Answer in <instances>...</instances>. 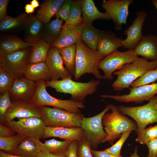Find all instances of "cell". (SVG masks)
<instances>
[{
  "instance_id": "obj_1",
  "label": "cell",
  "mask_w": 157,
  "mask_h": 157,
  "mask_svg": "<svg viewBox=\"0 0 157 157\" xmlns=\"http://www.w3.org/2000/svg\"><path fill=\"white\" fill-rule=\"evenodd\" d=\"M76 44L74 79L78 80L86 73L92 74L98 79H104L99 70L98 65L104 56L97 50L94 51L90 49L81 39Z\"/></svg>"
},
{
  "instance_id": "obj_2",
  "label": "cell",
  "mask_w": 157,
  "mask_h": 157,
  "mask_svg": "<svg viewBox=\"0 0 157 157\" xmlns=\"http://www.w3.org/2000/svg\"><path fill=\"white\" fill-rule=\"evenodd\" d=\"M157 68V61L149 62L138 56L132 62L126 64L121 69L114 72L117 78L112 87L117 91L129 89L131 84L146 72Z\"/></svg>"
},
{
  "instance_id": "obj_3",
  "label": "cell",
  "mask_w": 157,
  "mask_h": 157,
  "mask_svg": "<svg viewBox=\"0 0 157 157\" xmlns=\"http://www.w3.org/2000/svg\"><path fill=\"white\" fill-rule=\"evenodd\" d=\"M111 113H106L102 120L103 128L107 134L106 138L103 143L108 142L113 145L117 138H120L125 132L136 130V123L122 113L118 107L110 104Z\"/></svg>"
},
{
  "instance_id": "obj_4",
  "label": "cell",
  "mask_w": 157,
  "mask_h": 157,
  "mask_svg": "<svg viewBox=\"0 0 157 157\" xmlns=\"http://www.w3.org/2000/svg\"><path fill=\"white\" fill-rule=\"evenodd\" d=\"M72 78L45 81V83L46 87L53 88L57 92L70 94L71 99L83 103L87 95L96 92L101 83L99 80L94 79L87 82H76Z\"/></svg>"
},
{
  "instance_id": "obj_5",
  "label": "cell",
  "mask_w": 157,
  "mask_h": 157,
  "mask_svg": "<svg viewBox=\"0 0 157 157\" xmlns=\"http://www.w3.org/2000/svg\"><path fill=\"white\" fill-rule=\"evenodd\" d=\"M41 118L46 126L81 127L83 117L81 113H74L65 109L46 106L38 107Z\"/></svg>"
},
{
  "instance_id": "obj_6",
  "label": "cell",
  "mask_w": 157,
  "mask_h": 157,
  "mask_svg": "<svg viewBox=\"0 0 157 157\" xmlns=\"http://www.w3.org/2000/svg\"><path fill=\"white\" fill-rule=\"evenodd\" d=\"M38 86L34 96L29 102L38 106H51L62 108L74 113H81L80 109L85 106L82 102L71 99L62 100L56 98L51 95L47 91L45 81L37 82Z\"/></svg>"
},
{
  "instance_id": "obj_7",
  "label": "cell",
  "mask_w": 157,
  "mask_h": 157,
  "mask_svg": "<svg viewBox=\"0 0 157 157\" xmlns=\"http://www.w3.org/2000/svg\"><path fill=\"white\" fill-rule=\"evenodd\" d=\"M33 47L0 55V68L9 73L15 79L24 77V71L29 64Z\"/></svg>"
},
{
  "instance_id": "obj_8",
  "label": "cell",
  "mask_w": 157,
  "mask_h": 157,
  "mask_svg": "<svg viewBox=\"0 0 157 157\" xmlns=\"http://www.w3.org/2000/svg\"><path fill=\"white\" fill-rule=\"evenodd\" d=\"M120 112L128 115L136 122L137 127L136 132L137 134L145 129L149 124L157 122V109L155 96L149 101L147 104L136 107H118Z\"/></svg>"
},
{
  "instance_id": "obj_9",
  "label": "cell",
  "mask_w": 157,
  "mask_h": 157,
  "mask_svg": "<svg viewBox=\"0 0 157 157\" xmlns=\"http://www.w3.org/2000/svg\"><path fill=\"white\" fill-rule=\"evenodd\" d=\"M110 109V104H108L97 115L89 117H83L82 119L81 127L93 148H97L107 137L103 129L102 120L104 115Z\"/></svg>"
},
{
  "instance_id": "obj_10",
  "label": "cell",
  "mask_w": 157,
  "mask_h": 157,
  "mask_svg": "<svg viewBox=\"0 0 157 157\" xmlns=\"http://www.w3.org/2000/svg\"><path fill=\"white\" fill-rule=\"evenodd\" d=\"M138 57L133 50L121 51L117 49L101 60L98 67L104 73V79L111 80L114 72L121 69L126 64L132 62Z\"/></svg>"
},
{
  "instance_id": "obj_11",
  "label": "cell",
  "mask_w": 157,
  "mask_h": 157,
  "mask_svg": "<svg viewBox=\"0 0 157 157\" xmlns=\"http://www.w3.org/2000/svg\"><path fill=\"white\" fill-rule=\"evenodd\" d=\"M17 121L6 122L7 126L17 134L26 137L42 138L46 125L41 118H18Z\"/></svg>"
},
{
  "instance_id": "obj_12",
  "label": "cell",
  "mask_w": 157,
  "mask_h": 157,
  "mask_svg": "<svg viewBox=\"0 0 157 157\" xmlns=\"http://www.w3.org/2000/svg\"><path fill=\"white\" fill-rule=\"evenodd\" d=\"M129 92L122 95L101 94V97L110 98L121 102L141 103L149 101L157 94V83L129 88Z\"/></svg>"
},
{
  "instance_id": "obj_13",
  "label": "cell",
  "mask_w": 157,
  "mask_h": 157,
  "mask_svg": "<svg viewBox=\"0 0 157 157\" xmlns=\"http://www.w3.org/2000/svg\"><path fill=\"white\" fill-rule=\"evenodd\" d=\"M133 1V0H108L103 2L101 6L113 20L115 29L121 30L122 25H127L129 7Z\"/></svg>"
},
{
  "instance_id": "obj_14",
  "label": "cell",
  "mask_w": 157,
  "mask_h": 157,
  "mask_svg": "<svg viewBox=\"0 0 157 157\" xmlns=\"http://www.w3.org/2000/svg\"><path fill=\"white\" fill-rule=\"evenodd\" d=\"M38 84L24 77L15 79L9 91L10 98L14 101L29 102L34 96Z\"/></svg>"
},
{
  "instance_id": "obj_15",
  "label": "cell",
  "mask_w": 157,
  "mask_h": 157,
  "mask_svg": "<svg viewBox=\"0 0 157 157\" xmlns=\"http://www.w3.org/2000/svg\"><path fill=\"white\" fill-rule=\"evenodd\" d=\"M136 15L132 24L124 32L126 38L122 41L124 48L131 50L135 48L143 36L142 28L147 14L140 10L136 13Z\"/></svg>"
},
{
  "instance_id": "obj_16",
  "label": "cell",
  "mask_w": 157,
  "mask_h": 157,
  "mask_svg": "<svg viewBox=\"0 0 157 157\" xmlns=\"http://www.w3.org/2000/svg\"><path fill=\"white\" fill-rule=\"evenodd\" d=\"M12 102L4 116L5 122L12 121L15 118H41L38 107L28 102L16 101Z\"/></svg>"
},
{
  "instance_id": "obj_17",
  "label": "cell",
  "mask_w": 157,
  "mask_h": 157,
  "mask_svg": "<svg viewBox=\"0 0 157 157\" xmlns=\"http://www.w3.org/2000/svg\"><path fill=\"white\" fill-rule=\"evenodd\" d=\"M45 62L49 70L50 80H57L72 76L64 65L58 49L50 48Z\"/></svg>"
},
{
  "instance_id": "obj_18",
  "label": "cell",
  "mask_w": 157,
  "mask_h": 157,
  "mask_svg": "<svg viewBox=\"0 0 157 157\" xmlns=\"http://www.w3.org/2000/svg\"><path fill=\"white\" fill-rule=\"evenodd\" d=\"M84 22L77 25H63L58 37L50 44V48L60 49L76 44L81 40V35Z\"/></svg>"
},
{
  "instance_id": "obj_19",
  "label": "cell",
  "mask_w": 157,
  "mask_h": 157,
  "mask_svg": "<svg viewBox=\"0 0 157 157\" xmlns=\"http://www.w3.org/2000/svg\"><path fill=\"white\" fill-rule=\"evenodd\" d=\"M50 137L58 138L66 140H77L79 141L85 138L84 131L81 127L46 126L42 138Z\"/></svg>"
},
{
  "instance_id": "obj_20",
  "label": "cell",
  "mask_w": 157,
  "mask_h": 157,
  "mask_svg": "<svg viewBox=\"0 0 157 157\" xmlns=\"http://www.w3.org/2000/svg\"><path fill=\"white\" fill-rule=\"evenodd\" d=\"M133 51L138 56L151 61H157V36L143 35Z\"/></svg>"
},
{
  "instance_id": "obj_21",
  "label": "cell",
  "mask_w": 157,
  "mask_h": 157,
  "mask_svg": "<svg viewBox=\"0 0 157 157\" xmlns=\"http://www.w3.org/2000/svg\"><path fill=\"white\" fill-rule=\"evenodd\" d=\"M117 37L113 32L104 31L99 39L97 46V50L104 56L111 54L120 47H123L122 42L123 40Z\"/></svg>"
},
{
  "instance_id": "obj_22",
  "label": "cell",
  "mask_w": 157,
  "mask_h": 157,
  "mask_svg": "<svg viewBox=\"0 0 157 157\" xmlns=\"http://www.w3.org/2000/svg\"><path fill=\"white\" fill-rule=\"evenodd\" d=\"M24 77L36 82L50 80L49 71L45 62L29 63L24 71Z\"/></svg>"
},
{
  "instance_id": "obj_23",
  "label": "cell",
  "mask_w": 157,
  "mask_h": 157,
  "mask_svg": "<svg viewBox=\"0 0 157 157\" xmlns=\"http://www.w3.org/2000/svg\"><path fill=\"white\" fill-rule=\"evenodd\" d=\"M82 17L85 24L92 23L97 19H110L106 12H100L96 7L93 0H81Z\"/></svg>"
},
{
  "instance_id": "obj_24",
  "label": "cell",
  "mask_w": 157,
  "mask_h": 157,
  "mask_svg": "<svg viewBox=\"0 0 157 157\" xmlns=\"http://www.w3.org/2000/svg\"><path fill=\"white\" fill-rule=\"evenodd\" d=\"M34 44L24 41L15 36H6L0 40V55L11 53L26 48L33 47Z\"/></svg>"
},
{
  "instance_id": "obj_25",
  "label": "cell",
  "mask_w": 157,
  "mask_h": 157,
  "mask_svg": "<svg viewBox=\"0 0 157 157\" xmlns=\"http://www.w3.org/2000/svg\"><path fill=\"white\" fill-rule=\"evenodd\" d=\"M44 25L36 16L31 14L28 21L24 27L25 41L34 44L41 39L42 32Z\"/></svg>"
},
{
  "instance_id": "obj_26",
  "label": "cell",
  "mask_w": 157,
  "mask_h": 157,
  "mask_svg": "<svg viewBox=\"0 0 157 157\" xmlns=\"http://www.w3.org/2000/svg\"><path fill=\"white\" fill-rule=\"evenodd\" d=\"M65 0H47L44 1L37 11V17L44 24L50 22L56 14Z\"/></svg>"
},
{
  "instance_id": "obj_27",
  "label": "cell",
  "mask_w": 157,
  "mask_h": 157,
  "mask_svg": "<svg viewBox=\"0 0 157 157\" xmlns=\"http://www.w3.org/2000/svg\"><path fill=\"white\" fill-rule=\"evenodd\" d=\"M37 138L25 137L9 154L25 157H37L40 151L37 142Z\"/></svg>"
},
{
  "instance_id": "obj_28",
  "label": "cell",
  "mask_w": 157,
  "mask_h": 157,
  "mask_svg": "<svg viewBox=\"0 0 157 157\" xmlns=\"http://www.w3.org/2000/svg\"><path fill=\"white\" fill-rule=\"evenodd\" d=\"M103 32L94 27L92 23H85L82 31L81 39L90 49L97 51L98 41Z\"/></svg>"
},
{
  "instance_id": "obj_29",
  "label": "cell",
  "mask_w": 157,
  "mask_h": 157,
  "mask_svg": "<svg viewBox=\"0 0 157 157\" xmlns=\"http://www.w3.org/2000/svg\"><path fill=\"white\" fill-rule=\"evenodd\" d=\"M37 142L40 151H48L56 155L65 154L72 141L64 140L60 141L52 139L41 142L37 138Z\"/></svg>"
},
{
  "instance_id": "obj_30",
  "label": "cell",
  "mask_w": 157,
  "mask_h": 157,
  "mask_svg": "<svg viewBox=\"0 0 157 157\" xmlns=\"http://www.w3.org/2000/svg\"><path fill=\"white\" fill-rule=\"evenodd\" d=\"M63 21L58 18L44 24L42 31L41 38L51 44L59 36L62 30Z\"/></svg>"
},
{
  "instance_id": "obj_31",
  "label": "cell",
  "mask_w": 157,
  "mask_h": 157,
  "mask_svg": "<svg viewBox=\"0 0 157 157\" xmlns=\"http://www.w3.org/2000/svg\"><path fill=\"white\" fill-rule=\"evenodd\" d=\"M30 15L25 13H21L16 17L8 15L0 20V30L1 31H7L17 29L20 28H24L28 21Z\"/></svg>"
},
{
  "instance_id": "obj_32",
  "label": "cell",
  "mask_w": 157,
  "mask_h": 157,
  "mask_svg": "<svg viewBox=\"0 0 157 157\" xmlns=\"http://www.w3.org/2000/svg\"><path fill=\"white\" fill-rule=\"evenodd\" d=\"M65 67L72 75H74L75 70L76 47L75 44L59 49Z\"/></svg>"
},
{
  "instance_id": "obj_33",
  "label": "cell",
  "mask_w": 157,
  "mask_h": 157,
  "mask_svg": "<svg viewBox=\"0 0 157 157\" xmlns=\"http://www.w3.org/2000/svg\"><path fill=\"white\" fill-rule=\"evenodd\" d=\"M30 56L29 63L45 62L50 48V44L42 39L34 44Z\"/></svg>"
},
{
  "instance_id": "obj_34",
  "label": "cell",
  "mask_w": 157,
  "mask_h": 157,
  "mask_svg": "<svg viewBox=\"0 0 157 157\" xmlns=\"http://www.w3.org/2000/svg\"><path fill=\"white\" fill-rule=\"evenodd\" d=\"M81 0L73 1L68 18L64 25H77L84 22L82 17Z\"/></svg>"
},
{
  "instance_id": "obj_35",
  "label": "cell",
  "mask_w": 157,
  "mask_h": 157,
  "mask_svg": "<svg viewBox=\"0 0 157 157\" xmlns=\"http://www.w3.org/2000/svg\"><path fill=\"white\" fill-rule=\"evenodd\" d=\"M25 137L18 134L8 137H0V149L6 152L10 153Z\"/></svg>"
},
{
  "instance_id": "obj_36",
  "label": "cell",
  "mask_w": 157,
  "mask_h": 157,
  "mask_svg": "<svg viewBox=\"0 0 157 157\" xmlns=\"http://www.w3.org/2000/svg\"><path fill=\"white\" fill-rule=\"evenodd\" d=\"M157 80V68L149 70L142 76L134 81L131 85V88H134L149 84Z\"/></svg>"
},
{
  "instance_id": "obj_37",
  "label": "cell",
  "mask_w": 157,
  "mask_h": 157,
  "mask_svg": "<svg viewBox=\"0 0 157 157\" xmlns=\"http://www.w3.org/2000/svg\"><path fill=\"white\" fill-rule=\"evenodd\" d=\"M138 135L136 141L141 144H145L149 140L157 137V124L145 129L140 131Z\"/></svg>"
},
{
  "instance_id": "obj_38",
  "label": "cell",
  "mask_w": 157,
  "mask_h": 157,
  "mask_svg": "<svg viewBox=\"0 0 157 157\" xmlns=\"http://www.w3.org/2000/svg\"><path fill=\"white\" fill-rule=\"evenodd\" d=\"M15 79L8 73L0 68V93L9 91Z\"/></svg>"
},
{
  "instance_id": "obj_39",
  "label": "cell",
  "mask_w": 157,
  "mask_h": 157,
  "mask_svg": "<svg viewBox=\"0 0 157 157\" xmlns=\"http://www.w3.org/2000/svg\"><path fill=\"white\" fill-rule=\"evenodd\" d=\"M131 132L128 131L123 134L120 139L116 143L104 151L112 155L116 156L121 155L120 151L122 147Z\"/></svg>"
},
{
  "instance_id": "obj_40",
  "label": "cell",
  "mask_w": 157,
  "mask_h": 157,
  "mask_svg": "<svg viewBox=\"0 0 157 157\" xmlns=\"http://www.w3.org/2000/svg\"><path fill=\"white\" fill-rule=\"evenodd\" d=\"M9 91L0 96V119L1 122H5L4 116L8 109L11 106Z\"/></svg>"
},
{
  "instance_id": "obj_41",
  "label": "cell",
  "mask_w": 157,
  "mask_h": 157,
  "mask_svg": "<svg viewBox=\"0 0 157 157\" xmlns=\"http://www.w3.org/2000/svg\"><path fill=\"white\" fill-rule=\"evenodd\" d=\"M90 142L86 138L78 141L77 151L78 157H93Z\"/></svg>"
},
{
  "instance_id": "obj_42",
  "label": "cell",
  "mask_w": 157,
  "mask_h": 157,
  "mask_svg": "<svg viewBox=\"0 0 157 157\" xmlns=\"http://www.w3.org/2000/svg\"><path fill=\"white\" fill-rule=\"evenodd\" d=\"M73 0H65L63 4L56 14V18H58L65 22L67 19L71 5Z\"/></svg>"
},
{
  "instance_id": "obj_43",
  "label": "cell",
  "mask_w": 157,
  "mask_h": 157,
  "mask_svg": "<svg viewBox=\"0 0 157 157\" xmlns=\"http://www.w3.org/2000/svg\"><path fill=\"white\" fill-rule=\"evenodd\" d=\"M146 144L149 150L147 157H157V137L149 140Z\"/></svg>"
},
{
  "instance_id": "obj_44",
  "label": "cell",
  "mask_w": 157,
  "mask_h": 157,
  "mask_svg": "<svg viewBox=\"0 0 157 157\" xmlns=\"http://www.w3.org/2000/svg\"><path fill=\"white\" fill-rule=\"evenodd\" d=\"M78 141H72L65 154L67 157H78L77 155V148Z\"/></svg>"
},
{
  "instance_id": "obj_45",
  "label": "cell",
  "mask_w": 157,
  "mask_h": 157,
  "mask_svg": "<svg viewBox=\"0 0 157 157\" xmlns=\"http://www.w3.org/2000/svg\"><path fill=\"white\" fill-rule=\"evenodd\" d=\"M15 132L9 127L0 124V137L6 138L15 135Z\"/></svg>"
},
{
  "instance_id": "obj_46",
  "label": "cell",
  "mask_w": 157,
  "mask_h": 157,
  "mask_svg": "<svg viewBox=\"0 0 157 157\" xmlns=\"http://www.w3.org/2000/svg\"><path fill=\"white\" fill-rule=\"evenodd\" d=\"M8 0H0V20H1L8 15L7 14Z\"/></svg>"
},
{
  "instance_id": "obj_47",
  "label": "cell",
  "mask_w": 157,
  "mask_h": 157,
  "mask_svg": "<svg viewBox=\"0 0 157 157\" xmlns=\"http://www.w3.org/2000/svg\"><path fill=\"white\" fill-rule=\"evenodd\" d=\"M91 152L93 157H124L121 155L116 156L112 155L104 151H98L91 149Z\"/></svg>"
},
{
  "instance_id": "obj_48",
  "label": "cell",
  "mask_w": 157,
  "mask_h": 157,
  "mask_svg": "<svg viewBox=\"0 0 157 157\" xmlns=\"http://www.w3.org/2000/svg\"><path fill=\"white\" fill-rule=\"evenodd\" d=\"M37 157H67L65 154L56 155L48 151H40Z\"/></svg>"
},
{
  "instance_id": "obj_49",
  "label": "cell",
  "mask_w": 157,
  "mask_h": 157,
  "mask_svg": "<svg viewBox=\"0 0 157 157\" xmlns=\"http://www.w3.org/2000/svg\"><path fill=\"white\" fill-rule=\"evenodd\" d=\"M25 12L27 14H31L35 11V8L31 4H27L24 7Z\"/></svg>"
},
{
  "instance_id": "obj_50",
  "label": "cell",
  "mask_w": 157,
  "mask_h": 157,
  "mask_svg": "<svg viewBox=\"0 0 157 157\" xmlns=\"http://www.w3.org/2000/svg\"><path fill=\"white\" fill-rule=\"evenodd\" d=\"M0 157H25L21 156L13 155L3 151H0Z\"/></svg>"
},
{
  "instance_id": "obj_51",
  "label": "cell",
  "mask_w": 157,
  "mask_h": 157,
  "mask_svg": "<svg viewBox=\"0 0 157 157\" xmlns=\"http://www.w3.org/2000/svg\"><path fill=\"white\" fill-rule=\"evenodd\" d=\"M30 3L35 8L40 6L39 2L37 0H32L30 2Z\"/></svg>"
},
{
  "instance_id": "obj_52",
  "label": "cell",
  "mask_w": 157,
  "mask_h": 157,
  "mask_svg": "<svg viewBox=\"0 0 157 157\" xmlns=\"http://www.w3.org/2000/svg\"><path fill=\"white\" fill-rule=\"evenodd\" d=\"M129 157H140L137 153V147H136L135 148L133 153Z\"/></svg>"
},
{
  "instance_id": "obj_53",
  "label": "cell",
  "mask_w": 157,
  "mask_h": 157,
  "mask_svg": "<svg viewBox=\"0 0 157 157\" xmlns=\"http://www.w3.org/2000/svg\"><path fill=\"white\" fill-rule=\"evenodd\" d=\"M151 2L155 6L157 10V0H152L151 1Z\"/></svg>"
},
{
  "instance_id": "obj_54",
  "label": "cell",
  "mask_w": 157,
  "mask_h": 157,
  "mask_svg": "<svg viewBox=\"0 0 157 157\" xmlns=\"http://www.w3.org/2000/svg\"><path fill=\"white\" fill-rule=\"evenodd\" d=\"M155 97L156 102V109H157V95L156 96H155Z\"/></svg>"
}]
</instances>
